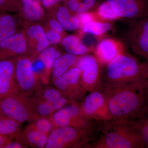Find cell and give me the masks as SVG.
Returning a JSON list of instances; mask_svg holds the SVG:
<instances>
[{
  "label": "cell",
  "instance_id": "cell-5",
  "mask_svg": "<svg viewBox=\"0 0 148 148\" xmlns=\"http://www.w3.org/2000/svg\"><path fill=\"white\" fill-rule=\"evenodd\" d=\"M101 64L96 56L90 54H84L77 59L75 66L80 72V84L87 93L102 89Z\"/></svg>",
  "mask_w": 148,
  "mask_h": 148
},
{
  "label": "cell",
  "instance_id": "cell-33",
  "mask_svg": "<svg viewBox=\"0 0 148 148\" xmlns=\"http://www.w3.org/2000/svg\"><path fill=\"white\" fill-rule=\"evenodd\" d=\"M36 125L38 130L45 134L50 132L52 128V125L50 122L44 118L38 120L37 121Z\"/></svg>",
  "mask_w": 148,
  "mask_h": 148
},
{
  "label": "cell",
  "instance_id": "cell-40",
  "mask_svg": "<svg viewBox=\"0 0 148 148\" xmlns=\"http://www.w3.org/2000/svg\"><path fill=\"white\" fill-rule=\"evenodd\" d=\"M3 12V11H1L0 10V14H1L2 12Z\"/></svg>",
  "mask_w": 148,
  "mask_h": 148
},
{
  "label": "cell",
  "instance_id": "cell-31",
  "mask_svg": "<svg viewBox=\"0 0 148 148\" xmlns=\"http://www.w3.org/2000/svg\"><path fill=\"white\" fill-rule=\"evenodd\" d=\"M77 17L78 18L80 26L82 27L85 24L95 21L97 18L96 14L92 12H87V11L78 14Z\"/></svg>",
  "mask_w": 148,
  "mask_h": 148
},
{
  "label": "cell",
  "instance_id": "cell-34",
  "mask_svg": "<svg viewBox=\"0 0 148 148\" xmlns=\"http://www.w3.org/2000/svg\"><path fill=\"white\" fill-rule=\"evenodd\" d=\"M47 39L49 43L56 44L60 42L62 40V35L58 32L51 29H49L45 33Z\"/></svg>",
  "mask_w": 148,
  "mask_h": 148
},
{
  "label": "cell",
  "instance_id": "cell-16",
  "mask_svg": "<svg viewBox=\"0 0 148 148\" xmlns=\"http://www.w3.org/2000/svg\"><path fill=\"white\" fill-rule=\"evenodd\" d=\"M13 63L8 60L0 61V94L7 93L14 73Z\"/></svg>",
  "mask_w": 148,
  "mask_h": 148
},
{
  "label": "cell",
  "instance_id": "cell-26",
  "mask_svg": "<svg viewBox=\"0 0 148 148\" xmlns=\"http://www.w3.org/2000/svg\"><path fill=\"white\" fill-rule=\"evenodd\" d=\"M27 140L32 144L39 148L45 147L47 143L48 137L46 134L37 130H31L27 135Z\"/></svg>",
  "mask_w": 148,
  "mask_h": 148
},
{
  "label": "cell",
  "instance_id": "cell-14",
  "mask_svg": "<svg viewBox=\"0 0 148 148\" xmlns=\"http://www.w3.org/2000/svg\"><path fill=\"white\" fill-rule=\"evenodd\" d=\"M27 40L24 33H16L0 43V53L24 54L28 48Z\"/></svg>",
  "mask_w": 148,
  "mask_h": 148
},
{
  "label": "cell",
  "instance_id": "cell-39",
  "mask_svg": "<svg viewBox=\"0 0 148 148\" xmlns=\"http://www.w3.org/2000/svg\"><path fill=\"white\" fill-rule=\"evenodd\" d=\"M4 143V139L3 138L1 135H0V147L3 146Z\"/></svg>",
  "mask_w": 148,
  "mask_h": 148
},
{
  "label": "cell",
  "instance_id": "cell-38",
  "mask_svg": "<svg viewBox=\"0 0 148 148\" xmlns=\"http://www.w3.org/2000/svg\"><path fill=\"white\" fill-rule=\"evenodd\" d=\"M5 148H22V146L19 143H13L9 144L6 146Z\"/></svg>",
  "mask_w": 148,
  "mask_h": 148
},
{
  "label": "cell",
  "instance_id": "cell-32",
  "mask_svg": "<svg viewBox=\"0 0 148 148\" xmlns=\"http://www.w3.org/2000/svg\"><path fill=\"white\" fill-rule=\"evenodd\" d=\"M62 97L61 91L55 88H49L46 90L44 93V97L47 102L57 101Z\"/></svg>",
  "mask_w": 148,
  "mask_h": 148
},
{
  "label": "cell",
  "instance_id": "cell-4",
  "mask_svg": "<svg viewBox=\"0 0 148 148\" xmlns=\"http://www.w3.org/2000/svg\"><path fill=\"white\" fill-rule=\"evenodd\" d=\"M94 134L71 126L58 127L48 137L47 148H88Z\"/></svg>",
  "mask_w": 148,
  "mask_h": 148
},
{
  "label": "cell",
  "instance_id": "cell-11",
  "mask_svg": "<svg viewBox=\"0 0 148 148\" xmlns=\"http://www.w3.org/2000/svg\"><path fill=\"white\" fill-rule=\"evenodd\" d=\"M133 49L139 55L148 58V21L144 20L135 27L131 34Z\"/></svg>",
  "mask_w": 148,
  "mask_h": 148
},
{
  "label": "cell",
  "instance_id": "cell-29",
  "mask_svg": "<svg viewBox=\"0 0 148 148\" xmlns=\"http://www.w3.org/2000/svg\"><path fill=\"white\" fill-rule=\"evenodd\" d=\"M18 128V122L13 120L0 118V135H10L16 132Z\"/></svg>",
  "mask_w": 148,
  "mask_h": 148
},
{
  "label": "cell",
  "instance_id": "cell-7",
  "mask_svg": "<svg viewBox=\"0 0 148 148\" xmlns=\"http://www.w3.org/2000/svg\"><path fill=\"white\" fill-rule=\"evenodd\" d=\"M84 114L96 122H104L112 119L104 95L100 90L89 92L79 103Z\"/></svg>",
  "mask_w": 148,
  "mask_h": 148
},
{
  "label": "cell",
  "instance_id": "cell-21",
  "mask_svg": "<svg viewBox=\"0 0 148 148\" xmlns=\"http://www.w3.org/2000/svg\"><path fill=\"white\" fill-rule=\"evenodd\" d=\"M16 24L14 17L3 12L0 14V43L16 33Z\"/></svg>",
  "mask_w": 148,
  "mask_h": 148
},
{
  "label": "cell",
  "instance_id": "cell-22",
  "mask_svg": "<svg viewBox=\"0 0 148 148\" xmlns=\"http://www.w3.org/2000/svg\"><path fill=\"white\" fill-rule=\"evenodd\" d=\"M69 102L68 99L62 96L60 99L53 102H47L40 104L37 108V111L42 116H47L54 111L62 108Z\"/></svg>",
  "mask_w": 148,
  "mask_h": 148
},
{
  "label": "cell",
  "instance_id": "cell-13",
  "mask_svg": "<svg viewBox=\"0 0 148 148\" xmlns=\"http://www.w3.org/2000/svg\"><path fill=\"white\" fill-rule=\"evenodd\" d=\"M32 63L27 58L18 60L16 64L15 73L20 87L23 90H31L34 86V73L32 69Z\"/></svg>",
  "mask_w": 148,
  "mask_h": 148
},
{
  "label": "cell",
  "instance_id": "cell-23",
  "mask_svg": "<svg viewBox=\"0 0 148 148\" xmlns=\"http://www.w3.org/2000/svg\"><path fill=\"white\" fill-rule=\"evenodd\" d=\"M111 25L108 23L93 21L85 24L82 27L84 33L101 36L108 32L111 29Z\"/></svg>",
  "mask_w": 148,
  "mask_h": 148
},
{
  "label": "cell",
  "instance_id": "cell-2",
  "mask_svg": "<svg viewBox=\"0 0 148 148\" xmlns=\"http://www.w3.org/2000/svg\"><path fill=\"white\" fill-rule=\"evenodd\" d=\"M99 123L100 136L88 148H146L134 119H112Z\"/></svg>",
  "mask_w": 148,
  "mask_h": 148
},
{
  "label": "cell",
  "instance_id": "cell-19",
  "mask_svg": "<svg viewBox=\"0 0 148 148\" xmlns=\"http://www.w3.org/2000/svg\"><path fill=\"white\" fill-rule=\"evenodd\" d=\"M62 44L68 53L76 56H82L88 52V49L81 42L77 36L69 35L64 38Z\"/></svg>",
  "mask_w": 148,
  "mask_h": 148
},
{
  "label": "cell",
  "instance_id": "cell-12",
  "mask_svg": "<svg viewBox=\"0 0 148 148\" xmlns=\"http://www.w3.org/2000/svg\"><path fill=\"white\" fill-rule=\"evenodd\" d=\"M0 108L5 115L18 123L27 121L29 118L28 112L24 105L14 98L4 99L0 104Z\"/></svg>",
  "mask_w": 148,
  "mask_h": 148
},
{
  "label": "cell",
  "instance_id": "cell-10",
  "mask_svg": "<svg viewBox=\"0 0 148 148\" xmlns=\"http://www.w3.org/2000/svg\"><path fill=\"white\" fill-rule=\"evenodd\" d=\"M96 57L101 64H107L115 57L125 53L123 45L120 42L111 38L103 40L95 49Z\"/></svg>",
  "mask_w": 148,
  "mask_h": 148
},
{
  "label": "cell",
  "instance_id": "cell-37",
  "mask_svg": "<svg viewBox=\"0 0 148 148\" xmlns=\"http://www.w3.org/2000/svg\"><path fill=\"white\" fill-rule=\"evenodd\" d=\"M62 0H42L43 4L46 8H50Z\"/></svg>",
  "mask_w": 148,
  "mask_h": 148
},
{
  "label": "cell",
  "instance_id": "cell-8",
  "mask_svg": "<svg viewBox=\"0 0 148 148\" xmlns=\"http://www.w3.org/2000/svg\"><path fill=\"white\" fill-rule=\"evenodd\" d=\"M80 74L79 69L73 67L62 75L55 78L54 80V84L58 90L77 103H80L87 93L80 84Z\"/></svg>",
  "mask_w": 148,
  "mask_h": 148
},
{
  "label": "cell",
  "instance_id": "cell-25",
  "mask_svg": "<svg viewBox=\"0 0 148 148\" xmlns=\"http://www.w3.org/2000/svg\"><path fill=\"white\" fill-rule=\"evenodd\" d=\"M61 56L60 52L53 47L47 48L41 52L40 59L42 61L46 71H49L53 67L54 61Z\"/></svg>",
  "mask_w": 148,
  "mask_h": 148
},
{
  "label": "cell",
  "instance_id": "cell-30",
  "mask_svg": "<svg viewBox=\"0 0 148 148\" xmlns=\"http://www.w3.org/2000/svg\"><path fill=\"white\" fill-rule=\"evenodd\" d=\"M20 5V0H0V10L3 12L15 11Z\"/></svg>",
  "mask_w": 148,
  "mask_h": 148
},
{
  "label": "cell",
  "instance_id": "cell-35",
  "mask_svg": "<svg viewBox=\"0 0 148 148\" xmlns=\"http://www.w3.org/2000/svg\"><path fill=\"white\" fill-rule=\"evenodd\" d=\"M32 69L34 74L39 73L45 69L44 63L40 59H37L32 63Z\"/></svg>",
  "mask_w": 148,
  "mask_h": 148
},
{
  "label": "cell",
  "instance_id": "cell-27",
  "mask_svg": "<svg viewBox=\"0 0 148 148\" xmlns=\"http://www.w3.org/2000/svg\"><path fill=\"white\" fill-rule=\"evenodd\" d=\"M97 18L104 20H113L119 18L116 15L112 9L107 1L100 5L95 14Z\"/></svg>",
  "mask_w": 148,
  "mask_h": 148
},
{
  "label": "cell",
  "instance_id": "cell-28",
  "mask_svg": "<svg viewBox=\"0 0 148 148\" xmlns=\"http://www.w3.org/2000/svg\"><path fill=\"white\" fill-rule=\"evenodd\" d=\"M135 125L140 132L146 148L148 147V120L146 115L134 119Z\"/></svg>",
  "mask_w": 148,
  "mask_h": 148
},
{
  "label": "cell",
  "instance_id": "cell-36",
  "mask_svg": "<svg viewBox=\"0 0 148 148\" xmlns=\"http://www.w3.org/2000/svg\"><path fill=\"white\" fill-rule=\"evenodd\" d=\"M50 29L62 34L64 32V28L57 20L55 19H51L49 21Z\"/></svg>",
  "mask_w": 148,
  "mask_h": 148
},
{
  "label": "cell",
  "instance_id": "cell-20",
  "mask_svg": "<svg viewBox=\"0 0 148 148\" xmlns=\"http://www.w3.org/2000/svg\"><path fill=\"white\" fill-rule=\"evenodd\" d=\"M77 59V58L76 56L69 53L61 56L56 59L52 67L53 68L52 74L54 78L62 75L72 67L75 66Z\"/></svg>",
  "mask_w": 148,
  "mask_h": 148
},
{
  "label": "cell",
  "instance_id": "cell-9",
  "mask_svg": "<svg viewBox=\"0 0 148 148\" xmlns=\"http://www.w3.org/2000/svg\"><path fill=\"white\" fill-rule=\"evenodd\" d=\"M119 17L134 18L143 13L144 3L142 0H107Z\"/></svg>",
  "mask_w": 148,
  "mask_h": 148
},
{
  "label": "cell",
  "instance_id": "cell-6",
  "mask_svg": "<svg viewBox=\"0 0 148 148\" xmlns=\"http://www.w3.org/2000/svg\"><path fill=\"white\" fill-rule=\"evenodd\" d=\"M52 120L58 127L71 126L85 130L93 134L98 130V123L84 114L79 103H73L58 110L53 114Z\"/></svg>",
  "mask_w": 148,
  "mask_h": 148
},
{
  "label": "cell",
  "instance_id": "cell-24",
  "mask_svg": "<svg viewBox=\"0 0 148 148\" xmlns=\"http://www.w3.org/2000/svg\"><path fill=\"white\" fill-rule=\"evenodd\" d=\"M95 2L96 0H68L67 6L70 10L78 14L89 10Z\"/></svg>",
  "mask_w": 148,
  "mask_h": 148
},
{
  "label": "cell",
  "instance_id": "cell-18",
  "mask_svg": "<svg viewBox=\"0 0 148 148\" xmlns=\"http://www.w3.org/2000/svg\"><path fill=\"white\" fill-rule=\"evenodd\" d=\"M56 16L57 21L67 31H75L80 27L78 18L77 16L72 15L66 7L61 6L58 7Z\"/></svg>",
  "mask_w": 148,
  "mask_h": 148
},
{
  "label": "cell",
  "instance_id": "cell-1",
  "mask_svg": "<svg viewBox=\"0 0 148 148\" xmlns=\"http://www.w3.org/2000/svg\"><path fill=\"white\" fill-rule=\"evenodd\" d=\"M148 85L103 84L101 91L112 119L131 120L146 115Z\"/></svg>",
  "mask_w": 148,
  "mask_h": 148
},
{
  "label": "cell",
  "instance_id": "cell-17",
  "mask_svg": "<svg viewBox=\"0 0 148 148\" xmlns=\"http://www.w3.org/2000/svg\"><path fill=\"white\" fill-rule=\"evenodd\" d=\"M21 8L24 16L31 21H36L43 17L44 12L36 0H21Z\"/></svg>",
  "mask_w": 148,
  "mask_h": 148
},
{
  "label": "cell",
  "instance_id": "cell-3",
  "mask_svg": "<svg viewBox=\"0 0 148 148\" xmlns=\"http://www.w3.org/2000/svg\"><path fill=\"white\" fill-rule=\"evenodd\" d=\"M106 65L105 75L101 77L103 84L148 85L147 67L132 56L120 54Z\"/></svg>",
  "mask_w": 148,
  "mask_h": 148
},
{
  "label": "cell",
  "instance_id": "cell-15",
  "mask_svg": "<svg viewBox=\"0 0 148 148\" xmlns=\"http://www.w3.org/2000/svg\"><path fill=\"white\" fill-rule=\"evenodd\" d=\"M27 35L31 43L34 44L36 51L41 53L46 49L50 43L47 39L45 33L41 26L39 24L32 25L27 29Z\"/></svg>",
  "mask_w": 148,
  "mask_h": 148
}]
</instances>
